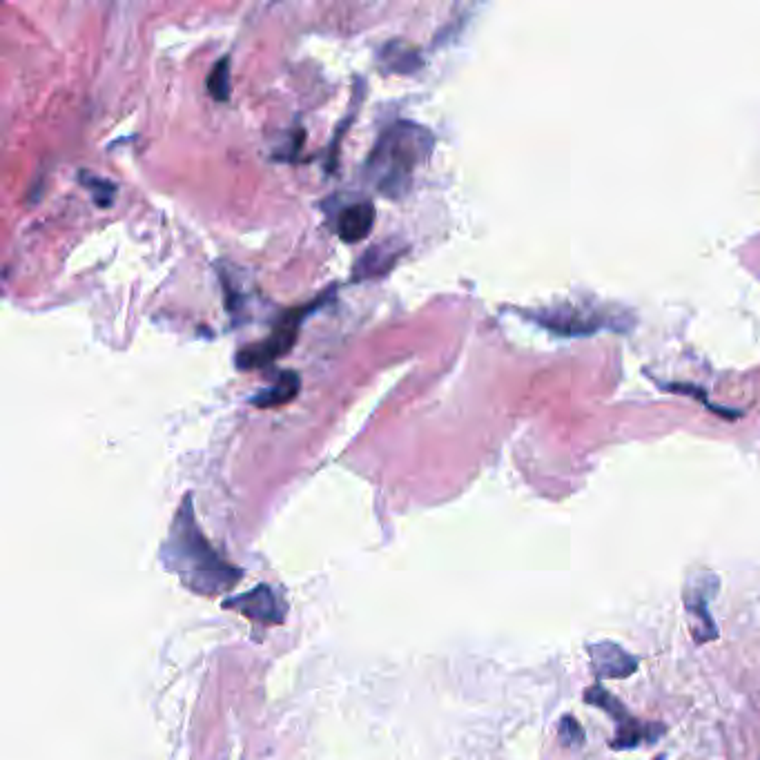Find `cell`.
Listing matches in <instances>:
<instances>
[{"label":"cell","mask_w":760,"mask_h":760,"mask_svg":"<svg viewBox=\"0 0 760 760\" xmlns=\"http://www.w3.org/2000/svg\"><path fill=\"white\" fill-rule=\"evenodd\" d=\"M433 134L411 121H397L379 134L366 161V179L386 199H402L420 165L431 157Z\"/></svg>","instance_id":"1"},{"label":"cell","mask_w":760,"mask_h":760,"mask_svg":"<svg viewBox=\"0 0 760 760\" xmlns=\"http://www.w3.org/2000/svg\"><path fill=\"white\" fill-rule=\"evenodd\" d=\"M163 560L168 569L188 584L192 591L203 596H217V593L237 584L241 571L221 560L208 540L203 538L192 518L190 498L185 500L183 509L177 513V522L168 544L163 549Z\"/></svg>","instance_id":"2"},{"label":"cell","mask_w":760,"mask_h":760,"mask_svg":"<svg viewBox=\"0 0 760 760\" xmlns=\"http://www.w3.org/2000/svg\"><path fill=\"white\" fill-rule=\"evenodd\" d=\"M333 292L335 290H328L326 297H319L317 301H313V304L288 310L284 319H281L279 324L272 328V333L266 339L259 341V344H252V346H246V348L239 350L237 366L241 370H257V368H266L272 362H277L279 357L288 355L292 346L297 344L299 328H301V324H304V319L310 313H315L319 306H324V301L333 295Z\"/></svg>","instance_id":"3"},{"label":"cell","mask_w":760,"mask_h":760,"mask_svg":"<svg viewBox=\"0 0 760 760\" xmlns=\"http://www.w3.org/2000/svg\"><path fill=\"white\" fill-rule=\"evenodd\" d=\"M584 700H587V703L593 707H600L604 711H609V714L616 718L618 732H616V738H613V743H611L613 749H631V747H638L642 743H656V738L665 734V725L640 723L638 718H633L629 711L620 705V700H616L611 694H607V691L598 685H593L587 694H584Z\"/></svg>","instance_id":"4"},{"label":"cell","mask_w":760,"mask_h":760,"mask_svg":"<svg viewBox=\"0 0 760 760\" xmlns=\"http://www.w3.org/2000/svg\"><path fill=\"white\" fill-rule=\"evenodd\" d=\"M226 609H235L243 613L246 618L266 622V625H279L284 622V604L277 600L275 593H272L270 587H257L255 591L246 593L237 600H228L223 604Z\"/></svg>","instance_id":"5"},{"label":"cell","mask_w":760,"mask_h":760,"mask_svg":"<svg viewBox=\"0 0 760 760\" xmlns=\"http://www.w3.org/2000/svg\"><path fill=\"white\" fill-rule=\"evenodd\" d=\"M589 654L598 678H627L638 667V658H633L620 645L609 640L591 645Z\"/></svg>","instance_id":"6"},{"label":"cell","mask_w":760,"mask_h":760,"mask_svg":"<svg viewBox=\"0 0 760 760\" xmlns=\"http://www.w3.org/2000/svg\"><path fill=\"white\" fill-rule=\"evenodd\" d=\"M375 226V208L373 203L362 201L346 206L337 217V235L346 243H357L370 235Z\"/></svg>","instance_id":"7"},{"label":"cell","mask_w":760,"mask_h":760,"mask_svg":"<svg viewBox=\"0 0 760 760\" xmlns=\"http://www.w3.org/2000/svg\"><path fill=\"white\" fill-rule=\"evenodd\" d=\"M402 252L404 248H397L393 241L377 243V246L368 248L364 255L359 257V261L355 263L353 279L368 281V279H377L386 275V272L395 266L397 259L402 257Z\"/></svg>","instance_id":"8"},{"label":"cell","mask_w":760,"mask_h":760,"mask_svg":"<svg viewBox=\"0 0 760 760\" xmlns=\"http://www.w3.org/2000/svg\"><path fill=\"white\" fill-rule=\"evenodd\" d=\"M301 388V379L295 373V370H286V373H279L275 379V384L263 388L255 397H252V404L259 408H279L290 404L292 399L297 397Z\"/></svg>","instance_id":"9"},{"label":"cell","mask_w":760,"mask_h":760,"mask_svg":"<svg viewBox=\"0 0 760 760\" xmlns=\"http://www.w3.org/2000/svg\"><path fill=\"white\" fill-rule=\"evenodd\" d=\"M379 63H382L384 70L393 74H413L422 67V58L415 47L395 41L388 43L384 50L379 52Z\"/></svg>","instance_id":"10"},{"label":"cell","mask_w":760,"mask_h":760,"mask_svg":"<svg viewBox=\"0 0 760 760\" xmlns=\"http://www.w3.org/2000/svg\"><path fill=\"white\" fill-rule=\"evenodd\" d=\"M208 92L214 101L230 99V58L223 56L221 61L212 67L208 76Z\"/></svg>","instance_id":"11"},{"label":"cell","mask_w":760,"mask_h":760,"mask_svg":"<svg viewBox=\"0 0 760 760\" xmlns=\"http://www.w3.org/2000/svg\"><path fill=\"white\" fill-rule=\"evenodd\" d=\"M79 177H81V183L85 185V188L92 192L96 206H101V208L112 206L114 194H116V188H114L112 181H107L103 177H96V174H87V172H81Z\"/></svg>","instance_id":"12"},{"label":"cell","mask_w":760,"mask_h":760,"mask_svg":"<svg viewBox=\"0 0 760 760\" xmlns=\"http://www.w3.org/2000/svg\"><path fill=\"white\" fill-rule=\"evenodd\" d=\"M560 738H562V745H567V747L582 745L584 732H582V727L576 723V718L564 716L560 720Z\"/></svg>","instance_id":"13"}]
</instances>
